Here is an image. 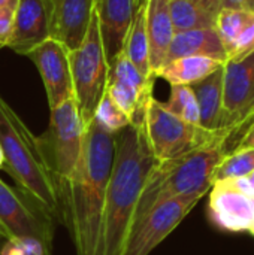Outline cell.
<instances>
[{
	"mask_svg": "<svg viewBox=\"0 0 254 255\" xmlns=\"http://www.w3.org/2000/svg\"><path fill=\"white\" fill-rule=\"evenodd\" d=\"M114 154L115 134L91 121L85 127L81 158L61 208V220L69 229L76 255H97Z\"/></svg>",
	"mask_w": 254,
	"mask_h": 255,
	"instance_id": "6da1fadb",
	"label": "cell"
},
{
	"mask_svg": "<svg viewBox=\"0 0 254 255\" xmlns=\"http://www.w3.org/2000/svg\"><path fill=\"white\" fill-rule=\"evenodd\" d=\"M142 126H127L115 133V154L106 188L97 255H121L133 214L156 164Z\"/></svg>",
	"mask_w": 254,
	"mask_h": 255,
	"instance_id": "7a4b0ae2",
	"label": "cell"
},
{
	"mask_svg": "<svg viewBox=\"0 0 254 255\" xmlns=\"http://www.w3.org/2000/svg\"><path fill=\"white\" fill-rule=\"evenodd\" d=\"M225 154V143H213L174 160L157 161L139 196L132 226L163 202L184 196L204 197L213 187L214 172Z\"/></svg>",
	"mask_w": 254,
	"mask_h": 255,
	"instance_id": "3957f363",
	"label": "cell"
},
{
	"mask_svg": "<svg viewBox=\"0 0 254 255\" xmlns=\"http://www.w3.org/2000/svg\"><path fill=\"white\" fill-rule=\"evenodd\" d=\"M0 148L3 170L13 179L16 188L30 196L54 218L61 217L58 191L40 158L36 136L0 96Z\"/></svg>",
	"mask_w": 254,
	"mask_h": 255,
	"instance_id": "277c9868",
	"label": "cell"
},
{
	"mask_svg": "<svg viewBox=\"0 0 254 255\" xmlns=\"http://www.w3.org/2000/svg\"><path fill=\"white\" fill-rule=\"evenodd\" d=\"M84 131L85 126L76 103L73 99H69L51 109L48 128L40 136H36L40 158L58 191L61 208L69 182L81 158Z\"/></svg>",
	"mask_w": 254,
	"mask_h": 255,
	"instance_id": "5b68a950",
	"label": "cell"
},
{
	"mask_svg": "<svg viewBox=\"0 0 254 255\" xmlns=\"http://www.w3.org/2000/svg\"><path fill=\"white\" fill-rule=\"evenodd\" d=\"M144 131L156 161H168L189 154L193 149L213 143H225L228 131H208L201 126L189 124L171 114L163 102L151 99L144 118Z\"/></svg>",
	"mask_w": 254,
	"mask_h": 255,
	"instance_id": "8992f818",
	"label": "cell"
},
{
	"mask_svg": "<svg viewBox=\"0 0 254 255\" xmlns=\"http://www.w3.org/2000/svg\"><path fill=\"white\" fill-rule=\"evenodd\" d=\"M69 64L73 85V100L79 117L87 127L93 121L94 111L105 94L109 70L96 10L93 12L84 42L79 48L69 51Z\"/></svg>",
	"mask_w": 254,
	"mask_h": 255,
	"instance_id": "52a82bcc",
	"label": "cell"
},
{
	"mask_svg": "<svg viewBox=\"0 0 254 255\" xmlns=\"http://www.w3.org/2000/svg\"><path fill=\"white\" fill-rule=\"evenodd\" d=\"M202 196H184L160 203L138 223L127 235L121 255H150L189 215Z\"/></svg>",
	"mask_w": 254,
	"mask_h": 255,
	"instance_id": "ba28073f",
	"label": "cell"
},
{
	"mask_svg": "<svg viewBox=\"0 0 254 255\" xmlns=\"http://www.w3.org/2000/svg\"><path fill=\"white\" fill-rule=\"evenodd\" d=\"M0 223L10 238L28 236L43 242L49 250L54 238V217L19 188L0 179Z\"/></svg>",
	"mask_w": 254,
	"mask_h": 255,
	"instance_id": "9c48e42d",
	"label": "cell"
},
{
	"mask_svg": "<svg viewBox=\"0 0 254 255\" xmlns=\"http://www.w3.org/2000/svg\"><path fill=\"white\" fill-rule=\"evenodd\" d=\"M253 117L254 51L240 60L226 61L223 66L222 130L228 131L231 137L247 126Z\"/></svg>",
	"mask_w": 254,
	"mask_h": 255,
	"instance_id": "30bf717a",
	"label": "cell"
},
{
	"mask_svg": "<svg viewBox=\"0 0 254 255\" xmlns=\"http://www.w3.org/2000/svg\"><path fill=\"white\" fill-rule=\"evenodd\" d=\"M154 76L141 73L121 51L111 63L105 93L127 115L130 126H142L153 99Z\"/></svg>",
	"mask_w": 254,
	"mask_h": 255,
	"instance_id": "8fae6325",
	"label": "cell"
},
{
	"mask_svg": "<svg viewBox=\"0 0 254 255\" xmlns=\"http://www.w3.org/2000/svg\"><path fill=\"white\" fill-rule=\"evenodd\" d=\"M208 193V217L217 229L229 233H250L253 230V197L237 190L231 179L214 182Z\"/></svg>",
	"mask_w": 254,
	"mask_h": 255,
	"instance_id": "7c38bea8",
	"label": "cell"
},
{
	"mask_svg": "<svg viewBox=\"0 0 254 255\" xmlns=\"http://www.w3.org/2000/svg\"><path fill=\"white\" fill-rule=\"evenodd\" d=\"M27 57L42 76L49 109L73 99L69 51L60 42L49 37L30 51Z\"/></svg>",
	"mask_w": 254,
	"mask_h": 255,
	"instance_id": "4fadbf2b",
	"label": "cell"
},
{
	"mask_svg": "<svg viewBox=\"0 0 254 255\" xmlns=\"http://www.w3.org/2000/svg\"><path fill=\"white\" fill-rule=\"evenodd\" d=\"M96 0H49V37L73 51L84 42Z\"/></svg>",
	"mask_w": 254,
	"mask_h": 255,
	"instance_id": "5bb4252c",
	"label": "cell"
},
{
	"mask_svg": "<svg viewBox=\"0 0 254 255\" xmlns=\"http://www.w3.org/2000/svg\"><path fill=\"white\" fill-rule=\"evenodd\" d=\"M49 39V0H18L7 48L27 55Z\"/></svg>",
	"mask_w": 254,
	"mask_h": 255,
	"instance_id": "9a60e30c",
	"label": "cell"
},
{
	"mask_svg": "<svg viewBox=\"0 0 254 255\" xmlns=\"http://www.w3.org/2000/svg\"><path fill=\"white\" fill-rule=\"evenodd\" d=\"M141 1L142 0H96L94 10L108 66L123 51L127 31Z\"/></svg>",
	"mask_w": 254,
	"mask_h": 255,
	"instance_id": "2e32d148",
	"label": "cell"
},
{
	"mask_svg": "<svg viewBox=\"0 0 254 255\" xmlns=\"http://www.w3.org/2000/svg\"><path fill=\"white\" fill-rule=\"evenodd\" d=\"M147 34L150 67L156 76L166 63L168 51L175 36L169 13V0H147Z\"/></svg>",
	"mask_w": 254,
	"mask_h": 255,
	"instance_id": "e0dca14e",
	"label": "cell"
},
{
	"mask_svg": "<svg viewBox=\"0 0 254 255\" xmlns=\"http://www.w3.org/2000/svg\"><path fill=\"white\" fill-rule=\"evenodd\" d=\"M192 55L211 57L223 63L228 61L225 48L222 45V40L216 28H198V30L175 33L168 51L166 63L175 58L192 57Z\"/></svg>",
	"mask_w": 254,
	"mask_h": 255,
	"instance_id": "ac0fdd59",
	"label": "cell"
},
{
	"mask_svg": "<svg viewBox=\"0 0 254 255\" xmlns=\"http://www.w3.org/2000/svg\"><path fill=\"white\" fill-rule=\"evenodd\" d=\"M190 88L199 106V126L208 131H223V67Z\"/></svg>",
	"mask_w": 254,
	"mask_h": 255,
	"instance_id": "d6986e66",
	"label": "cell"
},
{
	"mask_svg": "<svg viewBox=\"0 0 254 255\" xmlns=\"http://www.w3.org/2000/svg\"><path fill=\"white\" fill-rule=\"evenodd\" d=\"M225 63L211 57L204 55H192L181 57L172 61H168L156 75V78H163L171 85H193L217 69L223 67Z\"/></svg>",
	"mask_w": 254,
	"mask_h": 255,
	"instance_id": "ffe728a7",
	"label": "cell"
},
{
	"mask_svg": "<svg viewBox=\"0 0 254 255\" xmlns=\"http://www.w3.org/2000/svg\"><path fill=\"white\" fill-rule=\"evenodd\" d=\"M123 52L127 60L144 75L154 76L150 67V45L147 34V1L142 0L127 31ZM156 78V76H154Z\"/></svg>",
	"mask_w": 254,
	"mask_h": 255,
	"instance_id": "44dd1931",
	"label": "cell"
},
{
	"mask_svg": "<svg viewBox=\"0 0 254 255\" xmlns=\"http://www.w3.org/2000/svg\"><path fill=\"white\" fill-rule=\"evenodd\" d=\"M169 13L175 33L216 27L217 16L204 10L193 0H169Z\"/></svg>",
	"mask_w": 254,
	"mask_h": 255,
	"instance_id": "7402d4cb",
	"label": "cell"
},
{
	"mask_svg": "<svg viewBox=\"0 0 254 255\" xmlns=\"http://www.w3.org/2000/svg\"><path fill=\"white\" fill-rule=\"evenodd\" d=\"M253 170L254 148H237L225 154V157L219 163L214 172V182L223 179L247 178Z\"/></svg>",
	"mask_w": 254,
	"mask_h": 255,
	"instance_id": "603a6c76",
	"label": "cell"
},
{
	"mask_svg": "<svg viewBox=\"0 0 254 255\" xmlns=\"http://www.w3.org/2000/svg\"><path fill=\"white\" fill-rule=\"evenodd\" d=\"M163 105L180 120L193 126H199V106L190 85H171L169 100Z\"/></svg>",
	"mask_w": 254,
	"mask_h": 255,
	"instance_id": "cb8c5ba5",
	"label": "cell"
},
{
	"mask_svg": "<svg viewBox=\"0 0 254 255\" xmlns=\"http://www.w3.org/2000/svg\"><path fill=\"white\" fill-rule=\"evenodd\" d=\"M250 10H234V9H222L216 18V31L222 40L226 57L231 54L237 37L240 36L244 24L250 18Z\"/></svg>",
	"mask_w": 254,
	"mask_h": 255,
	"instance_id": "d4e9b609",
	"label": "cell"
},
{
	"mask_svg": "<svg viewBox=\"0 0 254 255\" xmlns=\"http://www.w3.org/2000/svg\"><path fill=\"white\" fill-rule=\"evenodd\" d=\"M93 121L100 126L103 130H106L108 133H118L123 128H126L127 126H130V120L127 118V115L109 99V96L105 93L103 97L100 99L94 115H93Z\"/></svg>",
	"mask_w": 254,
	"mask_h": 255,
	"instance_id": "484cf974",
	"label": "cell"
},
{
	"mask_svg": "<svg viewBox=\"0 0 254 255\" xmlns=\"http://www.w3.org/2000/svg\"><path fill=\"white\" fill-rule=\"evenodd\" d=\"M0 255H51V250L36 238L15 236L0 245Z\"/></svg>",
	"mask_w": 254,
	"mask_h": 255,
	"instance_id": "4316f807",
	"label": "cell"
},
{
	"mask_svg": "<svg viewBox=\"0 0 254 255\" xmlns=\"http://www.w3.org/2000/svg\"><path fill=\"white\" fill-rule=\"evenodd\" d=\"M254 51V12H252L250 18L244 24L240 36L237 37V42L228 55V61H235L240 60Z\"/></svg>",
	"mask_w": 254,
	"mask_h": 255,
	"instance_id": "83f0119b",
	"label": "cell"
},
{
	"mask_svg": "<svg viewBox=\"0 0 254 255\" xmlns=\"http://www.w3.org/2000/svg\"><path fill=\"white\" fill-rule=\"evenodd\" d=\"M237 148H254V117L253 120L244 126L237 134L228 139L226 151L231 152Z\"/></svg>",
	"mask_w": 254,
	"mask_h": 255,
	"instance_id": "f1b7e54d",
	"label": "cell"
},
{
	"mask_svg": "<svg viewBox=\"0 0 254 255\" xmlns=\"http://www.w3.org/2000/svg\"><path fill=\"white\" fill-rule=\"evenodd\" d=\"M15 10H0V49L6 48L10 39Z\"/></svg>",
	"mask_w": 254,
	"mask_h": 255,
	"instance_id": "f546056e",
	"label": "cell"
},
{
	"mask_svg": "<svg viewBox=\"0 0 254 255\" xmlns=\"http://www.w3.org/2000/svg\"><path fill=\"white\" fill-rule=\"evenodd\" d=\"M193 1L214 16L219 15V12L222 10V3H223V0H193Z\"/></svg>",
	"mask_w": 254,
	"mask_h": 255,
	"instance_id": "4dcf8cb0",
	"label": "cell"
},
{
	"mask_svg": "<svg viewBox=\"0 0 254 255\" xmlns=\"http://www.w3.org/2000/svg\"><path fill=\"white\" fill-rule=\"evenodd\" d=\"M222 9L234 10H250V0H223ZM252 12V10H250Z\"/></svg>",
	"mask_w": 254,
	"mask_h": 255,
	"instance_id": "1f68e13d",
	"label": "cell"
},
{
	"mask_svg": "<svg viewBox=\"0 0 254 255\" xmlns=\"http://www.w3.org/2000/svg\"><path fill=\"white\" fill-rule=\"evenodd\" d=\"M18 0H0V10H15Z\"/></svg>",
	"mask_w": 254,
	"mask_h": 255,
	"instance_id": "d6a6232c",
	"label": "cell"
},
{
	"mask_svg": "<svg viewBox=\"0 0 254 255\" xmlns=\"http://www.w3.org/2000/svg\"><path fill=\"white\" fill-rule=\"evenodd\" d=\"M0 239L1 241H6V239H10V236H9V233H7V230L1 226V223H0Z\"/></svg>",
	"mask_w": 254,
	"mask_h": 255,
	"instance_id": "836d02e7",
	"label": "cell"
},
{
	"mask_svg": "<svg viewBox=\"0 0 254 255\" xmlns=\"http://www.w3.org/2000/svg\"><path fill=\"white\" fill-rule=\"evenodd\" d=\"M247 181H249V184H250V187H252V190H253L254 193V170L247 176Z\"/></svg>",
	"mask_w": 254,
	"mask_h": 255,
	"instance_id": "e575fe53",
	"label": "cell"
},
{
	"mask_svg": "<svg viewBox=\"0 0 254 255\" xmlns=\"http://www.w3.org/2000/svg\"><path fill=\"white\" fill-rule=\"evenodd\" d=\"M3 164H4V157H3V151L0 148V170H3Z\"/></svg>",
	"mask_w": 254,
	"mask_h": 255,
	"instance_id": "d590c367",
	"label": "cell"
},
{
	"mask_svg": "<svg viewBox=\"0 0 254 255\" xmlns=\"http://www.w3.org/2000/svg\"><path fill=\"white\" fill-rule=\"evenodd\" d=\"M250 10L254 12V0H250Z\"/></svg>",
	"mask_w": 254,
	"mask_h": 255,
	"instance_id": "8d00e7d4",
	"label": "cell"
},
{
	"mask_svg": "<svg viewBox=\"0 0 254 255\" xmlns=\"http://www.w3.org/2000/svg\"><path fill=\"white\" fill-rule=\"evenodd\" d=\"M253 202H254V196H253ZM250 233H252V235H253V236H254V226H253V230H252Z\"/></svg>",
	"mask_w": 254,
	"mask_h": 255,
	"instance_id": "74e56055",
	"label": "cell"
},
{
	"mask_svg": "<svg viewBox=\"0 0 254 255\" xmlns=\"http://www.w3.org/2000/svg\"><path fill=\"white\" fill-rule=\"evenodd\" d=\"M145 1H147V0H145Z\"/></svg>",
	"mask_w": 254,
	"mask_h": 255,
	"instance_id": "f35d334b",
	"label": "cell"
}]
</instances>
